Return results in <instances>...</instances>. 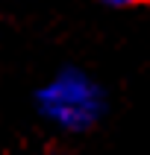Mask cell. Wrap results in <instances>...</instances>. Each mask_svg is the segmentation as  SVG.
I'll return each instance as SVG.
<instances>
[{
	"instance_id": "obj_1",
	"label": "cell",
	"mask_w": 150,
	"mask_h": 155,
	"mask_svg": "<svg viewBox=\"0 0 150 155\" xmlns=\"http://www.w3.org/2000/svg\"><path fill=\"white\" fill-rule=\"evenodd\" d=\"M62 105H79V111L85 114L88 120L94 117V100H91V91L85 88V82H68V88L62 85H53L50 91H47V111L56 114L62 108Z\"/></svg>"
},
{
	"instance_id": "obj_2",
	"label": "cell",
	"mask_w": 150,
	"mask_h": 155,
	"mask_svg": "<svg viewBox=\"0 0 150 155\" xmlns=\"http://www.w3.org/2000/svg\"><path fill=\"white\" fill-rule=\"evenodd\" d=\"M109 6H144L147 0H106Z\"/></svg>"
}]
</instances>
